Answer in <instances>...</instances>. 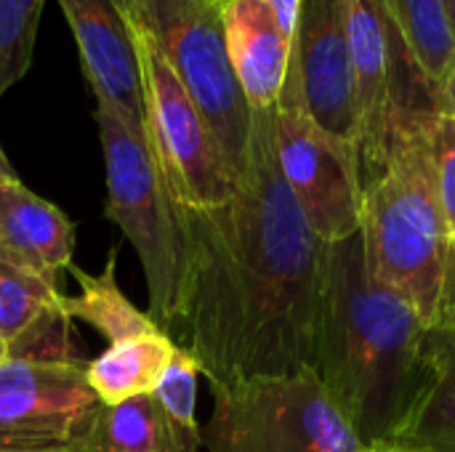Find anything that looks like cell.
<instances>
[{
    "mask_svg": "<svg viewBox=\"0 0 455 452\" xmlns=\"http://www.w3.org/2000/svg\"><path fill=\"white\" fill-rule=\"evenodd\" d=\"M189 269L176 328L211 394L315 365L328 245L291 194L275 107L253 109L245 168L229 202L181 208Z\"/></svg>",
    "mask_w": 455,
    "mask_h": 452,
    "instance_id": "obj_1",
    "label": "cell"
},
{
    "mask_svg": "<svg viewBox=\"0 0 455 452\" xmlns=\"http://www.w3.org/2000/svg\"><path fill=\"white\" fill-rule=\"evenodd\" d=\"M429 328L371 269L363 232L328 245L312 370L365 445H389L427 384Z\"/></svg>",
    "mask_w": 455,
    "mask_h": 452,
    "instance_id": "obj_2",
    "label": "cell"
},
{
    "mask_svg": "<svg viewBox=\"0 0 455 452\" xmlns=\"http://www.w3.org/2000/svg\"><path fill=\"white\" fill-rule=\"evenodd\" d=\"M363 242L373 274L429 330L455 328V237L443 216L419 109H403L376 168L363 173Z\"/></svg>",
    "mask_w": 455,
    "mask_h": 452,
    "instance_id": "obj_3",
    "label": "cell"
},
{
    "mask_svg": "<svg viewBox=\"0 0 455 452\" xmlns=\"http://www.w3.org/2000/svg\"><path fill=\"white\" fill-rule=\"evenodd\" d=\"M96 125L107 168V218L133 245L147 277L149 314L171 333L181 320L189 269L181 205L163 178L147 133L104 107H96Z\"/></svg>",
    "mask_w": 455,
    "mask_h": 452,
    "instance_id": "obj_4",
    "label": "cell"
},
{
    "mask_svg": "<svg viewBox=\"0 0 455 452\" xmlns=\"http://www.w3.org/2000/svg\"><path fill=\"white\" fill-rule=\"evenodd\" d=\"M203 448L208 452H373L312 368L253 378L213 394Z\"/></svg>",
    "mask_w": 455,
    "mask_h": 452,
    "instance_id": "obj_5",
    "label": "cell"
},
{
    "mask_svg": "<svg viewBox=\"0 0 455 452\" xmlns=\"http://www.w3.org/2000/svg\"><path fill=\"white\" fill-rule=\"evenodd\" d=\"M149 29L179 83L200 109L224 163L240 178L248 157L253 109L237 83L219 0H141ZM136 24V27H139Z\"/></svg>",
    "mask_w": 455,
    "mask_h": 452,
    "instance_id": "obj_6",
    "label": "cell"
},
{
    "mask_svg": "<svg viewBox=\"0 0 455 452\" xmlns=\"http://www.w3.org/2000/svg\"><path fill=\"white\" fill-rule=\"evenodd\" d=\"M275 144L283 178L315 237L333 245L357 234L363 226L360 155L312 120L293 64L275 104Z\"/></svg>",
    "mask_w": 455,
    "mask_h": 452,
    "instance_id": "obj_7",
    "label": "cell"
},
{
    "mask_svg": "<svg viewBox=\"0 0 455 452\" xmlns=\"http://www.w3.org/2000/svg\"><path fill=\"white\" fill-rule=\"evenodd\" d=\"M147 133L163 178L181 208L208 210L232 200L237 178L224 163L200 109L179 83L147 27H136Z\"/></svg>",
    "mask_w": 455,
    "mask_h": 452,
    "instance_id": "obj_8",
    "label": "cell"
},
{
    "mask_svg": "<svg viewBox=\"0 0 455 452\" xmlns=\"http://www.w3.org/2000/svg\"><path fill=\"white\" fill-rule=\"evenodd\" d=\"M85 360L0 365V452H75L99 408Z\"/></svg>",
    "mask_w": 455,
    "mask_h": 452,
    "instance_id": "obj_9",
    "label": "cell"
},
{
    "mask_svg": "<svg viewBox=\"0 0 455 452\" xmlns=\"http://www.w3.org/2000/svg\"><path fill=\"white\" fill-rule=\"evenodd\" d=\"M291 64L312 120L360 155L357 88L344 0H299Z\"/></svg>",
    "mask_w": 455,
    "mask_h": 452,
    "instance_id": "obj_10",
    "label": "cell"
},
{
    "mask_svg": "<svg viewBox=\"0 0 455 452\" xmlns=\"http://www.w3.org/2000/svg\"><path fill=\"white\" fill-rule=\"evenodd\" d=\"M75 35L83 72L96 93V107L147 133L144 80L136 27L117 0H56ZM149 136V133H147Z\"/></svg>",
    "mask_w": 455,
    "mask_h": 452,
    "instance_id": "obj_11",
    "label": "cell"
},
{
    "mask_svg": "<svg viewBox=\"0 0 455 452\" xmlns=\"http://www.w3.org/2000/svg\"><path fill=\"white\" fill-rule=\"evenodd\" d=\"M61 296L59 285L0 258V336L11 346V360H80Z\"/></svg>",
    "mask_w": 455,
    "mask_h": 452,
    "instance_id": "obj_12",
    "label": "cell"
},
{
    "mask_svg": "<svg viewBox=\"0 0 455 452\" xmlns=\"http://www.w3.org/2000/svg\"><path fill=\"white\" fill-rule=\"evenodd\" d=\"M75 224L53 202L35 194L13 173L0 178V258L59 285L72 266Z\"/></svg>",
    "mask_w": 455,
    "mask_h": 452,
    "instance_id": "obj_13",
    "label": "cell"
},
{
    "mask_svg": "<svg viewBox=\"0 0 455 452\" xmlns=\"http://www.w3.org/2000/svg\"><path fill=\"white\" fill-rule=\"evenodd\" d=\"M221 21L237 83L251 109H272L285 85L293 37L267 0H224Z\"/></svg>",
    "mask_w": 455,
    "mask_h": 452,
    "instance_id": "obj_14",
    "label": "cell"
},
{
    "mask_svg": "<svg viewBox=\"0 0 455 452\" xmlns=\"http://www.w3.org/2000/svg\"><path fill=\"white\" fill-rule=\"evenodd\" d=\"M427 384L389 445L411 452H455V328L429 330Z\"/></svg>",
    "mask_w": 455,
    "mask_h": 452,
    "instance_id": "obj_15",
    "label": "cell"
},
{
    "mask_svg": "<svg viewBox=\"0 0 455 452\" xmlns=\"http://www.w3.org/2000/svg\"><path fill=\"white\" fill-rule=\"evenodd\" d=\"M75 452H197L168 421L155 394L99 405Z\"/></svg>",
    "mask_w": 455,
    "mask_h": 452,
    "instance_id": "obj_16",
    "label": "cell"
},
{
    "mask_svg": "<svg viewBox=\"0 0 455 452\" xmlns=\"http://www.w3.org/2000/svg\"><path fill=\"white\" fill-rule=\"evenodd\" d=\"M179 344L157 330L120 344H109L96 360L85 362V381L101 405H117L131 397L152 394L165 376Z\"/></svg>",
    "mask_w": 455,
    "mask_h": 452,
    "instance_id": "obj_17",
    "label": "cell"
},
{
    "mask_svg": "<svg viewBox=\"0 0 455 452\" xmlns=\"http://www.w3.org/2000/svg\"><path fill=\"white\" fill-rule=\"evenodd\" d=\"M115 269H117L115 248L109 250V258L99 274H88L72 264L67 272L75 277L80 293L61 296V312L69 320H83L96 333H101L109 344H120V341H128L136 336H149V333L163 330L152 320L149 312H141L128 301V296L117 285Z\"/></svg>",
    "mask_w": 455,
    "mask_h": 452,
    "instance_id": "obj_18",
    "label": "cell"
},
{
    "mask_svg": "<svg viewBox=\"0 0 455 452\" xmlns=\"http://www.w3.org/2000/svg\"><path fill=\"white\" fill-rule=\"evenodd\" d=\"M432 101L455 61V32L443 0H384Z\"/></svg>",
    "mask_w": 455,
    "mask_h": 452,
    "instance_id": "obj_19",
    "label": "cell"
},
{
    "mask_svg": "<svg viewBox=\"0 0 455 452\" xmlns=\"http://www.w3.org/2000/svg\"><path fill=\"white\" fill-rule=\"evenodd\" d=\"M45 0H0V99L29 72Z\"/></svg>",
    "mask_w": 455,
    "mask_h": 452,
    "instance_id": "obj_20",
    "label": "cell"
},
{
    "mask_svg": "<svg viewBox=\"0 0 455 452\" xmlns=\"http://www.w3.org/2000/svg\"><path fill=\"white\" fill-rule=\"evenodd\" d=\"M197 378H200L197 360L184 346H179L165 376L160 378L152 394L157 397L160 408L165 410L176 432L200 452L203 450V426L197 424Z\"/></svg>",
    "mask_w": 455,
    "mask_h": 452,
    "instance_id": "obj_21",
    "label": "cell"
},
{
    "mask_svg": "<svg viewBox=\"0 0 455 452\" xmlns=\"http://www.w3.org/2000/svg\"><path fill=\"white\" fill-rule=\"evenodd\" d=\"M419 123L432 160L437 200L455 237V115L445 109H419Z\"/></svg>",
    "mask_w": 455,
    "mask_h": 452,
    "instance_id": "obj_22",
    "label": "cell"
},
{
    "mask_svg": "<svg viewBox=\"0 0 455 452\" xmlns=\"http://www.w3.org/2000/svg\"><path fill=\"white\" fill-rule=\"evenodd\" d=\"M280 21V27L293 37V27H296V13H299V0H267Z\"/></svg>",
    "mask_w": 455,
    "mask_h": 452,
    "instance_id": "obj_23",
    "label": "cell"
},
{
    "mask_svg": "<svg viewBox=\"0 0 455 452\" xmlns=\"http://www.w3.org/2000/svg\"><path fill=\"white\" fill-rule=\"evenodd\" d=\"M435 109H445V112L455 115V61L451 72H448V77H445V83H443V88H440V93H437Z\"/></svg>",
    "mask_w": 455,
    "mask_h": 452,
    "instance_id": "obj_24",
    "label": "cell"
},
{
    "mask_svg": "<svg viewBox=\"0 0 455 452\" xmlns=\"http://www.w3.org/2000/svg\"><path fill=\"white\" fill-rule=\"evenodd\" d=\"M117 5H120L123 13L133 21V27L141 21V0H117Z\"/></svg>",
    "mask_w": 455,
    "mask_h": 452,
    "instance_id": "obj_25",
    "label": "cell"
},
{
    "mask_svg": "<svg viewBox=\"0 0 455 452\" xmlns=\"http://www.w3.org/2000/svg\"><path fill=\"white\" fill-rule=\"evenodd\" d=\"M11 360V346H8V341L0 336V365H5Z\"/></svg>",
    "mask_w": 455,
    "mask_h": 452,
    "instance_id": "obj_26",
    "label": "cell"
},
{
    "mask_svg": "<svg viewBox=\"0 0 455 452\" xmlns=\"http://www.w3.org/2000/svg\"><path fill=\"white\" fill-rule=\"evenodd\" d=\"M443 3H445V11H448V19H451L455 32V0H443Z\"/></svg>",
    "mask_w": 455,
    "mask_h": 452,
    "instance_id": "obj_27",
    "label": "cell"
},
{
    "mask_svg": "<svg viewBox=\"0 0 455 452\" xmlns=\"http://www.w3.org/2000/svg\"><path fill=\"white\" fill-rule=\"evenodd\" d=\"M373 452H411V450H403V448H395V445H373Z\"/></svg>",
    "mask_w": 455,
    "mask_h": 452,
    "instance_id": "obj_28",
    "label": "cell"
},
{
    "mask_svg": "<svg viewBox=\"0 0 455 452\" xmlns=\"http://www.w3.org/2000/svg\"><path fill=\"white\" fill-rule=\"evenodd\" d=\"M8 173H13V170H11V165L5 163V155H3V149H0V178L8 176Z\"/></svg>",
    "mask_w": 455,
    "mask_h": 452,
    "instance_id": "obj_29",
    "label": "cell"
},
{
    "mask_svg": "<svg viewBox=\"0 0 455 452\" xmlns=\"http://www.w3.org/2000/svg\"><path fill=\"white\" fill-rule=\"evenodd\" d=\"M219 3H224V0H219Z\"/></svg>",
    "mask_w": 455,
    "mask_h": 452,
    "instance_id": "obj_30",
    "label": "cell"
}]
</instances>
